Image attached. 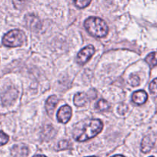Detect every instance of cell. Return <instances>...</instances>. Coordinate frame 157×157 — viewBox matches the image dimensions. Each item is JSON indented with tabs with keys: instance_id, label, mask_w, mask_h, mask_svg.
I'll return each mask as SVG.
<instances>
[{
	"instance_id": "1",
	"label": "cell",
	"mask_w": 157,
	"mask_h": 157,
	"mask_svg": "<svg viewBox=\"0 0 157 157\" xmlns=\"http://www.w3.org/2000/svg\"><path fill=\"white\" fill-rule=\"evenodd\" d=\"M86 31L95 38H103L109 32V27L103 19L97 17H90L85 21Z\"/></svg>"
},
{
	"instance_id": "2",
	"label": "cell",
	"mask_w": 157,
	"mask_h": 157,
	"mask_svg": "<svg viewBox=\"0 0 157 157\" xmlns=\"http://www.w3.org/2000/svg\"><path fill=\"white\" fill-rule=\"evenodd\" d=\"M103 129V122L100 120L93 119L84 126L83 130L79 132V134L75 136V139L78 142H84L97 136Z\"/></svg>"
},
{
	"instance_id": "3",
	"label": "cell",
	"mask_w": 157,
	"mask_h": 157,
	"mask_svg": "<svg viewBox=\"0 0 157 157\" xmlns=\"http://www.w3.org/2000/svg\"><path fill=\"white\" fill-rule=\"evenodd\" d=\"M26 41L24 32L18 29L9 31L2 38V44L9 48L20 47Z\"/></svg>"
},
{
	"instance_id": "4",
	"label": "cell",
	"mask_w": 157,
	"mask_h": 157,
	"mask_svg": "<svg viewBox=\"0 0 157 157\" xmlns=\"http://www.w3.org/2000/svg\"><path fill=\"white\" fill-rule=\"evenodd\" d=\"M95 53V48L92 45H88L82 49L77 55V62L80 65H83L89 61Z\"/></svg>"
},
{
	"instance_id": "5",
	"label": "cell",
	"mask_w": 157,
	"mask_h": 157,
	"mask_svg": "<svg viewBox=\"0 0 157 157\" xmlns=\"http://www.w3.org/2000/svg\"><path fill=\"white\" fill-rule=\"evenodd\" d=\"M72 108L69 105L62 106L57 112V120L58 122L66 124L72 117Z\"/></svg>"
},
{
	"instance_id": "6",
	"label": "cell",
	"mask_w": 157,
	"mask_h": 157,
	"mask_svg": "<svg viewBox=\"0 0 157 157\" xmlns=\"http://www.w3.org/2000/svg\"><path fill=\"white\" fill-rule=\"evenodd\" d=\"M148 100V94L146 91L143 90L135 91L132 95V102L137 105H142L145 104Z\"/></svg>"
},
{
	"instance_id": "7",
	"label": "cell",
	"mask_w": 157,
	"mask_h": 157,
	"mask_svg": "<svg viewBox=\"0 0 157 157\" xmlns=\"http://www.w3.org/2000/svg\"><path fill=\"white\" fill-rule=\"evenodd\" d=\"M11 153L14 157H26L29 155V149L26 145H15L12 148Z\"/></svg>"
},
{
	"instance_id": "8",
	"label": "cell",
	"mask_w": 157,
	"mask_h": 157,
	"mask_svg": "<svg viewBox=\"0 0 157 157\" xmlns=\"http://www.w3.org/2000/svg\"><path fill=\"white\" fill-rule=\"evenodd\" d=\"M58 99L56 96L55 95H52V96H50L47 99L46 103V111L48 112L50 116H52L53 114L54 111H55V107H56L57 104H58Z\"/></svg>"
},
{
	"instance_id": "9",
	"label": "cell",
	"mask_w": 157,
	"mask_h": 157,
	"mask_svg": "<svg viewBox=\"0 0 157 157\" xmlns=\"http://www.w3.org/2000/svg\"><path fill=\"white\" fill-rule=\"evenodd\" d=\"M88 100H89V97H88L87 94L82 92V93H78L75 95L73 98V102L74 104L77 107H83L87 103Z\"/></svg>"
},
{
	"instance_id": "10",
	"label": "cell",
	"mask_w": 157,
	"mask_h": 157,
	"mask_svg": "<svg viewBox=\"0 0 157 157\" xmlns=\"http://www.w3.org/2000/svg\"><path fill=\"white\" fill-rule=\"evenodd\" d=\"M154 147V141L151 139L150 136H146L143 138L141 144V151L143 153H147L151 151Z\"/></svg>"
},
{
	"instance_id": "11",
	"label": "cell",
	"mask_w": 157,
	"mask_h": 157,
	"mask_svg": "<svg viewBox=\"0 0 157 157\" xmlns=\"http://www.w3.org/2000/svg\"><path fill=\"white\" fill-rule=\"evenodd\" d=\"M37 19H38V18L33 15H27L26 16V22H27L28 26L32 28V29H38V28H40V26H41L40 22L35 23V21H36Z\"/></svg>"
},
{
	"instance_id": "12",
	"label": "cell",
	"mask_w": 157,
	"mask_h": 157,
	"mask_svg": "<svg viewBox=\"0 0 157 157\" xmlns=\"http://www.w3.org/2000/svg\"><path fill=\"white\" fill-rule=\"evenodd\" d=\"M146 61L151 67L157 66V52H152L148 55L146 58Z\"/></svg>"
},
{
	"instance_id": "13",
	"label": "cell",
	"mask_w": 157,
	"mask_h": 157,
	"mask_svg": "<svg viewBox=\"0 0 157 157\" xmlns=\"http://www.w3.org/2000/svg\"><path fill=\"white\" fill-rule=\"evenodd\" d=\"M96 109H98L100 111H107L110 108V104L104 99H101L97 102L95 105Z\"/></svg>"
},
{
	"instance_id": "14",
	"label": "cell",
	"mask_w": 157,
	"mask_h": 157,
	"mask_svg": "<svg viewBox=\"0 0 157 157\" xmlns=\"http://www.w3.org/2000/svg\"><path fill=\"white\" fill-rule=\"evenodd\" d=\"M72 147V144L68 140H61L58 142V145H57L56 150H69Z\"/></svg>"
},
{
	"instance_id": "15",
	"label": "cell",
	"mask_w": 157,
	"mask_h": 157,
	"mask_svg": "<svg viewBox=\"0 0 157 157\" xmlns=\"http://www.w3.org/2000/svg\"><path fill=\"white\" fill-rule=\"evenodd\" d=\"M75 6L79 9H84L91 3L92 0H73Z\"/></svg>"
},
{
	"instance_id": "16",
	"label": "cell",
	"mask_w": 157,
	"mask_h": 157,
	"mask_svg": "<svg viewBox=\"0 0 157 157\" xmlns=\"http://www.w3.org/2000/svg\"><path fill=\"white\" fill-rule=\"evenodd\" d=\"M149 91L154 97H157V78L154 79L149 84Z\"/></svg>"
},
{
	"instance_id": "17",
	"label": "cell",
	"mask_w": 157,
	"mask_h": 157,
	"mask_svg": "<svg viewBox=\"0 0 157 157\" xmlns=\"http://www.w3.org/2000/svg\"><path fill=\"white\" fill-rule=\"evenodd\" d=\"M129 83L132 86H134V87H136L140 83V79L137 75H131L129 78Z\"/></svg>"
},
{
	"instance_id": "18",
	"label": "cell",
	"mask_w": 157,
	"mask_h": 157,
	"mask_svg": "<svg viewBox=\"0 0 157 157\" xmlns=\"http://www.w3.org/2000/svg\"><path fill=\"white\" fill-rule=\"evenodd\" d=\"M9 141V136L0 130V147L6 144Z\"/></svg>"
},
{
	"instance_id": "19",
	"label": "cell",
	"mask_w": 157,
	"mask_h": 157,
	"mask_svg": "<svg viewBox=\"0 0 157 157\" xmlns=\"http://www.w3.org/2000/svg\"><path fill=\"white\" fill-rule=\"evenodd\" d=\"M33 157H46V156H44V155H36V156H35Z\"/></svg>"
},
{
	"instance_id": "20",
	"label": "cell",
	"mask_w": 157,
	"mask_h": 157,
	"mask_svg": "<svg viewBox=\"0 0 157 157\" xmlns=\"http://www.w3.org/2000/svg\"><path fill=\"white\" fill-rule=\"evenodd\" d=\"M112 157H125L124 156H122V155H115V156H113Z\"/></svg>"
},
{
	"instance_id": "21",
	"label": "cell",
	"mask_w": 157,
	"mask_h": 157,
	"mask_svg": "<svg viewBox=\"0 0 157 157\" xmlns=\"http://www.w3.org/2000/svg\"><path fill=\"white\" fill-rule=\"evenodd\" d=\"M88 157H97V156H88Z\"/></svg>"
},
{
	"instance_id": "22",
	"label": "cell",
	"mask_w": 157,
	"mask_h": 157,
	"mask_svg": "<svg viewBox=\"0 0 157 157\" xmlns=\"http://www.w3.org/2000/svg\"><path fill=\"white\" fill-rule=\"evenodd\" d=\"M150 157H154V156H150Z\"/></svg>"
}]
</instances>
